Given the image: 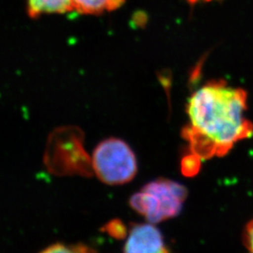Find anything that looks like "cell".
I'll return each mask as SVG.
<instances>
[{"label":"cell","instance_id":"4","mask_svg":"<svg viewBox=\"0 0 253 253\" xmlns=\"http://www.w3.org/2000/svg\"><path fill=\"white\" fill-rule=\"evenodd\" d=\"M92 169L102 183L120 186L133 180L138 172V163L131 147L122 139H104L92 154Z\"/></svg>","mask_w":253,"mask_h":253},{"label":"cell","instance_id":"10","mask_svg":"<svg viewBox=\"0 0 253 253\" xmlns=\"http://www.w3.org/2000/svg\"><path fill=\"white\" fill-rule=\"evenodd\" d=\"M243 240L247 253H253V218L245 227Z\"/></svg>","mask_w":253,"mask_h":253},{"label":"cell","instance_id":"9","mask_svg":"<svg viewBox=\"0 0 253 253\" xmlns=\"http://www.w3.org/2000/svg\"><path fill=\"white\" fill-rule=\"evenodd\" d=\"M103 229H105L106 233L115 238H121L126 235V227L119 220L110 221Z\"/></svg>","mask_w":253,"mask_h":253},{"label":"cell","instance_id":"6","mask_svg":"<svg viewBox=\"0 0 253 253\" xmlns=\"http://www.w3.org/2000/svg\"><path fill=\"white\" fill-rule=\"evenodd\" d=\"M71 11H73L72 0H27V13L31 19Z\"/></svg>","mask_w":253,"mask_h":253},{"label":"cell","instance_id":"1","mask_svg":"<svg viewBox=\"0 0 253 253\" xmlns=\"http://www.w3.org/2000/svg\"><path fill=\"white\" fill-rule=\"evenodd\" d=\"M248 94L224 81H210L190 96L188 125L182 137L190 154L201 161L222 157L238 142L253 135V122L246 118Z\"/></svg>","mask_w":253,"mask_h":253},{"label":"cell","instance_id":"8","mask_svg":"<svg viewBox=\"0 0 253 253\" xmlns=\"http://www.w3.org/2000/svg\"><path fill=\"white\" fill-rule=\"evenodd\" d=\"M40 253H96V252L87 245L55 243L47 247Z\"/></svg>","mask_w":253,"mask_h":253},{"label":"cell","instance_id":"7","mask_svg":"<svg viewBox=\"0 0 253 253\" xmlns=\"http://www.w3.org/2000/svg\"><path fill=\"white\" fill-rule=\"evenodd\" d=\"M126 0H72L73 11L83 15H101L120 9Z\"/></svg>","mask_w":253,"mask_h":253},{"label":"cell","instance_id":"3","mask_svg":"<svg viewBox=\"0 0 253 253\" xmlns=\"http://www.w3.org/2000/svg\"><path fill=\"white\" fill-rule=\"evenodd\" d=\"M179 183L159 178L145 185L129 198V206L147 222L156 224L177 216L187 198Z\"/></svg>","mask_w":253,"mask_h":253},{"label":"cell","instance_id":"5","mask_svg":"<svg viewBox=\"0 0 253 253\" xmlns=\"http://www.w3.org/2000/svg\"><path fill=\"white\" fill-rule=\"evenodd\" d=\"M123 251L124 253H170L161 231L149 222L132 225Z\"/></svg>","mask_w":253,"mask_h":253},{"label":"cell","instance_id":"2","mask_svg":"<svg viewBox=\"0 0 253 253\" xmlns=\"http://www.w3.org/2000/svg\"><path fill=\"white\" fill-rule=\"evenodd\" d=\"M44 163L55 174L93 173L92 161L84 147V132L76 126H59L50 134Z\"/></svg>","mask_w":253,"mask_h":253},{"label":"cell","instance_id":"11","mask_svg":"<svg viewBox=\"0 0 253 253\" xmlns=\"http://www.w3.org/2000/svg\"><path fill=\"white\" fill-rule=\"evenodd\" d=\"M191 3H193V2H196V1H199V0H190ZM205 1H210V0H205Z\"/></svg>","mask_w":253,"mask_h":253}]
</instances>
